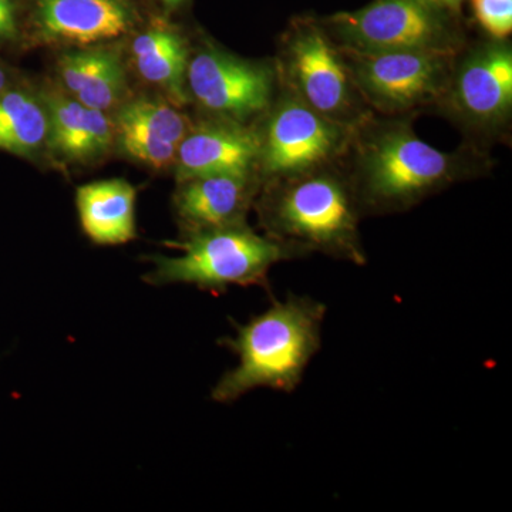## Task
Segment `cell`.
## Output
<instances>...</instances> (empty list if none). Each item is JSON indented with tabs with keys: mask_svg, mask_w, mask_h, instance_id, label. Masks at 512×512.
<instances>
[{
	"mask_svg": "<svg viewBox=\"0 0 512 512\" xmlns=\"http://www.w3.org/2000/svg\"><path fill=\"white\" fill-rule=\"evenodd\" d=\"M350 183L363 215L396 214L451 185L484 173L473 151L446 153L431 147L404 120H367L353 137Z\"/></svg>",
	"mask_w": 512,
	"mask_h": 512,
	"instance_id": "obj_1",
	"label": "cell"
},
{
	"mask_svg": "<svg viewBox=\"0 0 512 512\" xmlns=\"http://www.w3.org/2000/svg\"><path fill=\"white\" fill-rule=\"evenodd\" d=\"M325 316V303L289 293L245 325H235L237 335L220 343L238 356V365L215 384L212 400L237 402L261 387L295 392L322 346Z\"/></svg>",
	"mask_w": 512,
	"mask_h": 512,
	"instance_id": "obj_2",
	"label": "cell"
},
{
	"mask_svg": "<svg viewBox=\"0 0 512 512\" xmlns=\"http://www.w3.org/2000/svg\"><path fill=\"white\" fill-rule=\"evenodd\" d=\"M266 235L308 256L323 254L366 265L359 224L363 212L349 175L335 167L269 181L259 202Z\"/></svg>",
	"mask_w": 512,
	"mask_h": 512,
	"instance_id": "obj_3",
	"label": "cell"
},
{
	"mask_svg": "<svg viewBox=\"0 0 512 512\" xmlns=\"http://www.w3.org/2000/svg\"><path fill=\"white\" fill-rule=\"evenodd\" d=\"M181 254L153 258L154 271L146 276L153 285L187 284L201 291L225 292L229 286L269 288L272 266L302 258L268 235H259L247 224L207 229L188 234L178 244Z\"/></svg>",
	"mask_w": 512,
	"mask_h": 512,
	"instance_id": "obj_4",
	"label": "cell"
},
{
	"mask_svg": "<svg viewBox=\"0 0 512 512\" xmlns=\"http://www.w3.org/2000/svg\"><path fill=\"white\" fill-rule=\"evenodd\" d=\"M460 16L431 0H373L353 12L322 20L342 50L359 53L443 52L464 45Z\"/></svg>",
	"mask_w": 512,
	"mask_h": 512,
	"instance_id": "obj_5",
	"label": "cell"
},
{
	"mask_svg": "<svg viewBox=\"0 0 512 512\" xmlns=\"http://www.w3.org/2000/svg\"><path fill=\"white\" fill-rule=\"evenodd\" d=\"M281 77L286 92L326 119L359 128L372 116L342 50L318 20H292L282 39Z\"/></svg>",
	"mask_w": 512,
	"mask_h": 512,
	"instance_id": "obj_6",
	"label": "cell"
},
{
	"mask_svg": "<svg viewBox=\"0 0 512 512\" xmlns=\"http://www.w3.org/2000/svg\"><path fill=\"white\" fill-rule=\"evenodd\" d=\"M284 94L259 134V168L269 181L332 167L348 153L357 130L326 119L291 93Z\"/></svg>",
	"mask_w": 512,
	"mask_h": 512,
	"instance_id": "obj_7",
	"label": "cell"
},
{
	"mask_svg": "<svg viewBox=\"0 0 512 512\" xmlns=\"http://www.w3.org/2000/svg\"><path fill=\"white\" fill-rule=\"evenodd\" d=\"M342 52L369 109L386 116H402L439 103L458 56L443 52Z\"/></svg>",
	"mask_w": 512,
	"mask_h": 512,
	"instance_id": "obj_8",
	"label": "cell"
},
{
	"mask_svg": "<svg viewBox=\"0 0 512 512\" xmlns=\"http://www.w3.org/2000/svg\"><path fill=\"white\" fill-rule=\"evenodd\" d=\"M439 103L458 126L480 137H497L512 111V49L507 40L491 39L454 63Z\"/></svg>",
	"mask_w": 512,
	"mask_h": 512,
	"instance_id": "obj_9",
	"label": "cell"
},
{
	"mask_svg": "<svg viewBox=\"0 0 512 512\" xmlns=\"http://www.w3.org/2000/svg\"><path fill=\"white\" fill-rule=\"evenodd\" d=\"M187 90L202 109L244 123L272 106L275 72L222 50H201L188 62Z\"/></svg>",
	"mask_w": 512,
	"mask_h": 512,
	"instance_id": "obj_10",
	"label": "cell"
},
{
	"mask_svg": "<svg viewBox=\"0 0 512 512\" xmlns=\"http://www.w3.org/2000/svg\"><path fill=\"white\" fill-rule=\"evenodd\" d=\"M259 133L232 120L205 121L191 128L178 146V180L204 175H254L259 168Z\"/></svg>",
	"mask_w": 512,
	"mask_h": 512,
	"instance_id": "obj_11",
	"label": "cell"
},
{
	"mask_svg": "<svg viewBox=\"0 0 512 512\" xmlns=\"http://www.w3.org/2000/svg\"><path fill=\"white\" fill-rule=\"evenodd\" d=\"M35 25L47 42L93 45L117 39L131 26L121 0H33Z\"/></svg>",
	"mask_w": 512,
	"mask_h": 512,
	"instance_id": "obj_12",
	"label": "cell"
},
{
	"mask_svg": "<svg viewBox=\"0 0 512 512\" xmlns=\"http://www.w3.org/2000/svg\"><path fill=\"white\" fill-rule=\"evenodd\" d=\"M180 183L175 211L188 234L245 224L255 195L254 175H204Z\"/></svg>",
	"mask_w": 512,
	"mask_h": 512,
	"instance_id": "obj_13",
	"label": "cell"
},
{
	"mask_svg": "<svg viewBox=\"0 0 512 512\" xmlns=\"http://www.w3.org/2000/svg\"><path fill=\"white\" fill-rule=\"evenodd\" d=\"M47 146L70 163H89L110 150L114 127L104 111L90 109L67 96H49Z\"/></svg>",
	"mask_w": 512,
	"mask_h": 512,
	"instance_id": "obj_14",
	"label": "cell"
},
{
	"mask_svg": "<svg viewBox=\"0 0 512 512\" xmlns=\"http://www.w3.org/2000/svg\"><path fill=\"white\" fill-rule=\"evenodd\" d=\"M137 191L124 180H104L77 190L84 234L97 245H123L136 238Z\"/></svg>",
	"mask_w": 512,
	"mask_h": 512,
	"instance_id": "obj_15",
	"label": "cell"
},
{
	"mask_svg": "<svg viewBox=\"0 0 512 512\" xmlns=\"http://www.w3.org/2000/svg\"><path fill=\"white\" fill-rule=\"evenodd\" d=\"M60 80L72 99L90 109L109 111L126 92V70L116 52L86 49L59 60Z\"/></svg>",
	"mask_w": 512,
	"mask_h": 512,
	"instance_id": "obj_16",
	"label": "cell"
},
{
	"mask_svg": "<svg viewBox=\"0 0 512 512\" xmlns=\"http://www.w3.org/2000/svg\"><path fill=\"white\" fill-rule=\"evenodd\" d=\"M131 55L144 80L160 87L175 103H187L190 56L183 37L170 29L147 30L134 39Z\"/></svg>",
	"mask_w": 512,
	"mask_h": 512,
	"instance_id": "obj_17",
	"label": "cell"
},
{
	"mask_svg": "<svg viewBox=\"0 0 512 512\" xmlns=\"http://www.w3.org/2000/svg\"><path fill=\"white\" fill-rule=\"evenodd\" d=\"M49 119L45 103L25 90L0 92V150L32 157L47 141Z\"/></svg>",
	"mask_w": 512,
	"mask_h": 512,
	"instance_id": "obj_18",
	"label": "cell"
},
{
	"mask_svg": "<svg viewBox=\"0 0 512 512\" xmlns=\"http://www.w3.org/2000/svg\"><path fill=\"white\" fill-rule=\"evenodd\" d=\"M117 126L133 128L175 146H180L191 130L190 124L180 111L161 101L148 99L130 101L121 107Z\"/></svg>",
	"mask_w": 512,
	"mask_h": 512,
	"instance_id": "obj_19",
	"label": "cell"
},
{
	"mask_svg": "<svg viewBox=\"0 0 512 512\" xmlns=\"http://www.w3.org/2000/svg\"><path fill=\"white\" fill-rule=\"evenodd\" d=\"M120 144L128 156L154 168H165L177 158L178 146L133 128H119Z\"/></svg>",
	"mask_w": 512,
	"mask_h": 512,
	"instance_id": "obj_20",
	"label": "cell"
},
{
	"mask_svg": "<svg viewBox=\"0 0 512 512\" xmlns=\"http://www.w3.org/2000/svg\"><path fill=\"white\" fill-rule=\"evenodd\" d=\"M478 25L491 39L507 40L512 32V0H471Z\"/></svg>",
	"mask_w": 512,
	"mask_h": 512,
	"instance_id": "obj_21",
	"label": "cell"
},
{
	"mask_svg": "<svg viewBox=\"0 0 512 512\" xmlns=\"http://www.w3.org/2000/svg\"><path fill=\"white\" fill-rule=\"evenodd\" d=\"M0 23L5 25L9 30H12L13 33L18 32L15 6H13L12 0H0Z\"/></svg>",
	"mask_w": 512,
	"mask_h": 512,
	"instance_id": "obj_22",
	"label": "cell"
},
{
	"mask_svg": "<svg viewBox=\"0 0 512 512\" xmlns=\"http://www.w3.org/2000/svg\"><path fill=\"white\" fill-rule=\"evenodd\" d=\"M431 2L448 10V12L454 13V15L460 16L461 6L466 0H431Z\"/></svg>",
	"mask_w": 512,
	"mask_h": 512,
	"instance_id": "obj_23",
	"label": "cell"
},
{
	"mask_svg": "<svg viewBox=\"0 0 512 512\" xmlns=\"http://www.w3.org/2000/svg\"><path fill=\"white\" fill-rule=\"evenodd\" d=\"M9 89V77L8 72L0 66V92Z\"/></svg>",
	"mask_w": 512,
	"mask_h": 512,
	"instance_id": "obj_24",
	"label": "cell"
},
{
	"mask_svg": "<svg viewBox=\"0 0 512 512\" xmlns=\"http://www.w3.org/2000/svg\"><path fill=\"white\" fill-rule=\"evenodd\" d=\"M165 3H168V5H180L181 2H184V0H164Z\"/></svg>",
	"mask_w": 512,
	"mask_h": 512,
	"instance_id": "obj_25",
	"label": "cell"
}]
</instances>
